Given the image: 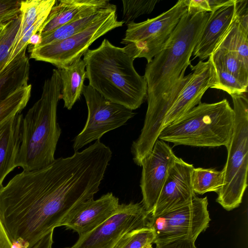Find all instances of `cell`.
<instances>
[{"label":"cell","instance_id":"3","mask_svg":"<svg viewBox=\"0 0 248 248\" xmlns=\"http://www.w3.org/2000/svg\"><path fill=\"white\" fill-rule=\"evenodd\" d=\"M83 56L89 85L105 98L132 110L147 99L145 78L136 71L135 59L124 47L104 39L98 47L89 49Z\"/></svg>","mask_w":248,"mask_h":248},{"label":"cell","instance_id":"21","mask_svg":"<svg viewBox=\"0 0 248 248\" xmlns=\"http://www.w3.org/2000/svg\"><path fill=\"white\" fill-rule=\"evenodd\" d=\"M115 5L110 4L99 11L85 17L65 24L52 32L41 37L40 43L34 47L42 46L59 41L75 34L88 27L101 17Z\"/></svg>","mask_w":248,"mask_h":248},{"label":"cell","instance_id":"4","mask_svg":"<svg viewBox=\"0 0 248 248\" xmlns=\"http://www.w3.org/2000/svg\"><path fill=\"white\" fill-rule=\"evenodd\" d=\"M61 89L59 70L54 69L44 82L40 98L23 117L16 167L25 171L38 170L55 160L54 154L61 134L57 119Z\"/></svg>","mask_w":248,"mask_h":248},{"label":"cell","instance_id":"11","mask_svg":"<svg viewBox=\"0 0 248 248\" xmlns=\"http://www.w3.org/2000/svg\"><path fill=\"white\" fill-rule=\"evenodd\" d=\"M149 216L141 203L119 204L113 215L93 231L79 236L71 248H114L127 233L147 227Z\"/></svg>","mask_w":248,"mask_h":248},{"label":"cell","instance_id":"37","mask_svg":"<svg viewBox=\"0 0 248 248\" xmlns=\"http://www.w3.org/2000/svg\"><path fill=\"white\" fill-rule=\"evenodd\" d=\"M41 36L38 32L33 35L29 39L28 44H31L32 46H37L41 42Z\"/></svg>","mask_w":248,"mask_h":248},{"label":"cell","instance_id":"32","mask_svg":"<svg viewBox=\"0 0 248 248\" xmlns=\"http://www.w3.org/2000/svg\"><path fill=\"white\" fill-rule=\"evenodd\" d=\"M235 0H187L188 7L199 12H213L220 8L233 3Z\"/></svg>","mask_w":248,"mask_h":248},{"label":"cell","instance_id":"38","mask_svg":"<svg viewBox=\"0 0 248 248\" xmlns=\"http://www.w3.org/2000/svg\"><path fill=\"white\" fill-rule=\"evenodd\" d=\"M5 25H4L3 26H0V36H1L2 33L3 31V30H4Z\"/></svg>","mask_w":248,"mask_h":248},{"label":"cell","instance_id":"7","mask_svg":"<svg viewBox=\"0 0 248 248\" xmlns=\"http://www.w3.org/2000/svg\"><path fill=\"white\" fill-rule=\"evenodd\" d=\"M206 197H195L188 202L155 217L149 216L147 227L155 234L154 244L163 245L187 240L195 242L211 221Z\"/></svg>","mask_w":248,"mask_h":248},{"label":"cell","instance_id":"39","mask_svg":"<svg viewBox=\"0 0 248 248\" xmlns=\"http://www.w3.org/2000/svg\"><path fill=\"white\" fill-rule=\"evenodd\" d=\"M144 248H154L153 247L152 244L147 245V246L145 247Z\"/></svg>","mask_w":248,"mask_h":248},{"label":"cell","instance_id":"24","mask_svg":"<svg viewBox=\"0 0 248 248\" xmlns=\"http://www.w3.org/2000/svg\"><path fill=\"white\" fill-rule=\"evenodd\" d=\"M224 172L215 169L194 168L192 173V185L195 194L217 192L223 186Z\"/></svg>","mask_w":248,"mask_h":248},{"label":"cell","instance_id":"34","mask_svg":"<svg viewBox=\"0 0 248 248\" xmlns=\"http://www.w3.org/2000/svg\"><path fill=\"white\" fill-rule=\"evenodd\" d=\"M195 242L193 241L183 240L175 241L168 244L159 245H156V248H197Z\"/></svg>","mask_w":248,"mask_h":248},{"label":"cell","instance_id":"41","mask_svg":"<svg viewBox=\"0 0 248 248\" xmlns=\"http://www.w3.org/2000/svg\"></svg>","mask_w":248,"mask_h":248},{"label":"cell","instance_id":"1","mask_svg":"<svg viewBox=\"0 0 248 248\" xmlns=\"http://www.w3.org/2000/svg\"><path fill=\"white\" fill-rule=\"evenodd\" d=\"M111 157L109 147L97 140L72 156L11 178L0 189V219L13 248H31L93 199Z\"/></svg>","mask_w":248,"mask_h":248},{"label":"cell","instance_id":"19","mask_svg":"<svg viewBox=\"0 0 248 248\" xmlns=\"http://www.w3.org/2000/svg\"><path fill=\"white\" fill-rule=\"evenodd\" d=\"M26 49H22L0 71V99L28 84L30 63Z\"/></svg>","mask_w":248,"mask_h":248},{"label":"cell","instance_id":"10","mask_svg":"<svg viewBox=\"0 0 248 248\" xmlns=\"http://www.w3.org/2000/svg\"><path fill=\"white\" fill-rule=\"evenodd\" d=\"M82 93L88 108V117L82 130L73 140L75 152L124 125L136 114L124 106L107 99L89 85H84Z\"/></svg>","mask_w":248,"mask_h":248},{"label":"cell","instance_id":"2","mask_svg":"<svg viewBox=\"0 0 248 248\" xmlns=\"http://www.w3.org/2000/svg\"><path fill=\"white\" fill-rule=\"evenodd\" d=\"M209 15L188 7L160 51L146 64L148 107L140 135L142 140L153 143L158 139L165 116L186 81V70Z\"/></svg>","mask_w":248,"mask_h":248},{"label":"cell","instance_id":"40","mask_svg":"<svg viewBox=\"0 0 248 248\" xmlns=\"http://www.w3.org/2000/svg\"></svg>","mask_w":248,"mask_h":248},{"label":"cell","instance_id":"8","mask_svg":"<svg viewBox=\"0 0 248 248\" xmlns=\"http://www.w3.org/2000/svg\"><path fill=\"white\" fill-rule=\"evenodd\" d=\"M187 9V0H180L156 17L130 23L121 43L126 45L124 47L135 59L144 58L149 62L160 51Z\"/></svg>","mask_w":248,"mask_h":248},{"label":"cell","instance_id":"35","mask_svg":"<svg viewBox=\"0 0 248 248\" xmlns=\"http://www.w3.org/2000/svg\"><path fill=\"white\" fill-rule=\"evenodd\" d=\"M53 234V231L43 237L31 248H52Z\"/></svg>","mask_w":248,"mask_h":248},{"label":"cell","instance_id":"22","mask_svg":"<svg viewBox=\"0 0 248 248\" xmlns=\"http://www.w3.org/2000/svg\"><path fill=\"white\" fill-rule=\"evenodd\" d=\"M56 0H21V22L14 44L17 42L38 20L48 15Z\"/></svg>","mask_w":248,"mask_h":248},{"label":"cell","instance_id":"30","mask_svg":"<svg viewBox=\"0 0 248 248\" xmlns=\"http://www.w3.org/2000/svg\"><path fill=\"white\" fill-rule=\"evenodd\" d=\"M155 238L153 231L145 227L127 233L114 248H144L154 244Z\"/></svg>","mask_w":248,"mask_h":248},{"label":"cell","instance_id":"13","mask_svg":"<svg viewBox=\"0 0 248 248\" xmlns=\"http://www.w3.org/2000/svg\"><path fill=\"white\" fill-rule=\"evenodd\" d=\"M190 66L192 72L187 75L167 113L163 129L201 103L204 93L215 83L216 72L210 57L205 62L200 61L195 66Z\"/></svg>","mask_w":248,"mask_h":248},{"label":"cell","instance_id":"15","mask_svg":"<svg viewBox=\"0 0 248 248\" xmlns=\"http://www.w3.org/2000/svg\"><path fill=\"white\" fill-rule=\"evenodd\" d=\"M119 199L111 192L97 200L81 204L66 220L63 226L83 235L99 226L113 215L119 205Z\"/></svg>","mask_w":248,"mask_h":248},{"label":"cell","instance_id":"28","mask_svg":"<svg viewBox=\"0 0 248 248\" xmlns=\"http://www.w3.org/2000/svg\"><path fill=\"white\" fill-rule=\"evenodd\" d=\"M21 22V14L6 24L0 36V71L6 65L12 46L18 34Z\"/></svg>","mask_w":248,"mask_h":248},{"label":"cell","instance_id":"9","mask_svg":"<svg viewBox=\"0 0 248 248\" xmlns=\"http://www.w3.org/2000/svg\"><path fill=\"white\" fill-rule=\"evenodd\" d=\"M114 5L84 30L64 39L42 46L29 48L30 57L50 63L60 69L71 65L84 55L95 40L111 30L122 27Z\"/></svg>","mask_w":248,"mask_h":248},{"label":"cell","instance_id":"12","mask_svg":"<svg viewBox=\"0 0 248 248\" xmlns=\"http://www.w3.org/2000/svg\"><path fill=\"white\" fill-rule=\"evenodd\" d=\"M178 158L166 142L157 139L142 160L141 203L149 215L157 201L169 171Z\"/></svg>","mask_w":248,"mask_h":248},{"label":"cell","instance_id":"14","mask_svg":"<svg viewBox=\"0 0 248 248\" xmlns=\"http://www.w3.org/2000/svg\"><path fill=\"white\" fill-rule=\"evenodd\" d=\"M194 168L192 164L178 158L169 171L150 216L161 215L188 202L196 196L192 185Z\"/></svg>","mask_w":248,"mask_h":248},{"label":"cell","instance_id":"6","mask_svg":"<svg viewBox=\"0 0 248 248\" xmlns=\"http://www.w3.org/2000/svg\"><path fill=\"white\" fill-rule=\"evenodd\" d=\"M234 124L228 151L223 186L217 192L216 201L227 211L238 207L248 186V100L247 93L231 95Z\"/></svg>","mask_w":248,"mask_h":248},{"label":"cell","instance_id":"18","mask_svg":"<svg viewBox=\"0 0 248 248\" xmlns=\"http://www.w3.org/2000/svg\"><path fill=\"white\" fill-rule=\"evenodd\" d=\"M23 117L17 114L0 124V189L6 176L16 168Z\"/></svg>","mask_w":248,"mask_h":248},{"label":"cell","instance_id":"29","mask_svg":"<svg viewBox=\"0 0 248 248\" xmlns=\"http://www.w3.org/2000/svg\"><path fill=\"white\" fill-rule=\"evenodd\" d=\"M158 0H122V21L126 26L140 16L149 14L154 9Z\"/></svg>","mask_w":248,"mask_h":248},{"label":"cell","instance_id":"26","mask_svg":"<svg viewBox=\"0 0 248 248\" xmlns=\"http://www.w3.org/2000/svg\"><path fill=\"white\" fill-rule=\"evenodd\" d=\"M214 65L230 72L248 84V67L232 52L217 48L209 57Z\"/></svg>","mask_w":248,"mask_h":248},{"label":"cell","instance_id":"23","mask_svg":"<svg viewBox=\"0 0 248 248\" xmlns=\"http://www.w3.org/2000/svg\"><path fill=\"white\" fill-rule=\"evenodd\" d=\"M217 48L232 52L248 67V30L240 25L235 16Z\"/></svg>","mask_w":248,"mask_h":248},{"label":"cell","instance_id":"25","mask_svg":"<svg viewBox=\"0 0 248 248\" xmlns=\"http://www.w3.org/2000/svg\"><path fill=\"white\" fill-rule=\"evenodd\" d=\"M31 91V85L28 84L0 99V124L21 113L29 101Z\"/></svg>","mask_w":248,"mask_h":248},{"label":"cell","instance_id":"5","mask_svg":"<svg viewBox=\"0 0 248 248\" xmlns=\"http://www.w3.org/2000/svg\"><path fill=\"white\" fill-rule=\"evenodd\" d=\"M234 117L226 99L214 103L201 102L164 128L158 139L174 145L227 148L232 135Z\"/></svg>","mask_w":248,"mask_h":248},{"label":"cell","instance_id":"36","mask_svg":"<svg viewBox=\"0 0 248 248\" xmlns=\"http://www.w3.org/2000/svg\"><path fill=\"white\" fill-rule=\"evenodd\" d=\"M0 248H14L0 219Z\"/></svg>","mask_w":248,"mask_h":248},{"label":"cell","instance_id":"20","mask_svg":"<svg viewBox=\"0 0 248 248\" xmlns=\"http://www.w3.org/2000/svg\"><path fill=\"white\" fill-rule=\"evenodd\" d=\"M58 69L61 79V99L64 107L70 110L82 94L86 78L85 64L80 58L68 66Z\"/></svg>","mask_w":248,"mask_h":248},{"label":"cell","instance_id":"27","mask_svg":"<svg viewBox=\"0 0 248 248\" xmlns=\"http://www.w3.org/2000/svg\"><path fill=\"white\" fill-rule=\"evenodd\" d=\"M214 66L216 81L212 88L224 91L230 95L248 92V84L226 70L214 65Z\"/></svg>","mask_w":248,"mask_h":248},{"label":"cell","instance_id":"33","mask_svg":"<svg viewBox=\"0 0 248 248\" xmlns=\"http://www.w3.org/2000/svg\"><path fill=\"white\" fill-rule=\"evenodd\" d=\"M235 17L240 25L248 30V0H235Z\"/></svg>","mask_w":248,"mask_h":248},{"label":"cell","instance_id":"17","mask_svg":"<svg viewBox=\"0 0 248 248\" xmlns=\"http://www.w3.org/2000/svg\"><path fill=\"white\" fill-rule=\"evenodd\" d=\"M235 1L210 13L194 49L192 54L195 58L202 61L216 50L235 18Z\"/></svg>","mask_w":248,"mask_h":248},{"label":"cell","instance_id":"16","mask_svg":"<svg viewBox=\"0 0 248 248\" xmlns=\"http://www.w3.org/2000/svg\"><path fill=\"white\" fill-rule=\"evenodd\" d=\"M110 4L108 0H56L38 32L43 36L65 24L92 15Z\"/></svg>","mask_w":248,"mask_h":248},{"label":"cell","instance_id":"31","mask_svg":"<svg viewBox=\"0 0 248 248\" xmlns=\"http://www.w3.org/2000/svg\"><path fill=\"white\" fill-rule=\"evenodd\" d=\"M20 3L21 0H0V26L19 16Z\"/></svg>","mask_w":248,"mask_h":248}]
</instances>
